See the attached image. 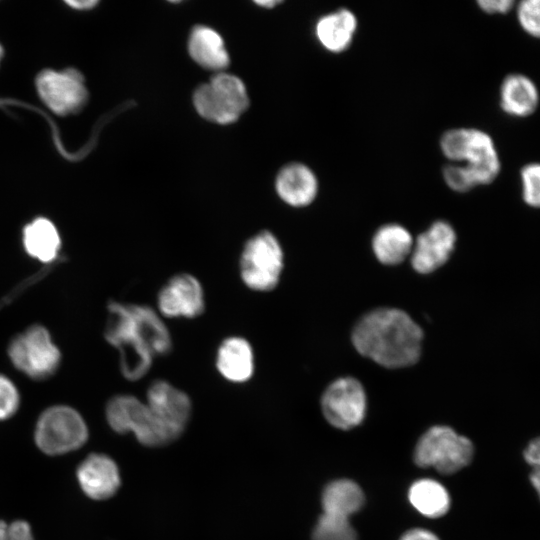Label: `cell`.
<instances>
[{"label": "cell", "mask_w": 540, "mask_h": 540, "mask_svg": "<svg viewBox=\"0 0 540 540\" xmlns=\"http://www.w3.org/2000/svg\"><path fill=\"white\" fill-rule=\"evenodd\" d=\"M105 339L119 353L120 371L129 381L143 378L154 358L173 346L163 317L148 305L110 301Z\"/></svg>", "instance_id": "obj_1"}, {"label": "cell", "mask_w": 540, "mask_h": 540, "mask_svg": "<svg viewBox=\"0 0 540 540\" xmlns=\"http://www.w3.org/2000/svg\"><path fill=\"white\" fill-rule=\"evenodd\" d=\"M351 340L362 356L382 367L398 369L412 366L420 359L423 331L405 311L380 307L357 321Z\"/></svg>", "instance_id": "obj_2"}, {"label": "cell", "mask_w": 540, "mask_h": 540, "mask_svg": "<svg viewBox=\"0 0 540 540\" xmlns=\"http://www.w3.org/2000/svg\"><path fill=\"white\" fill-rule=\"evenodd\" d=\"M439 147L449 163L459 164L467 170L476 187L492 183L500 172L495 142L481 129H448L441 135Z\"/></svg>", "instance_id": "obj_3"}, {"label": "cell", "mask_w": 540, "mask_h": 540, "mask_svg": "<svg viewBox=\"0 0 540 540\" xmlns=\"http://www.w3.org/2000/svg\"><path fill=\"white\" fill-rule=\"evenodd\" d=\"M283 267V249L271 231L262 230L246 240L239 257V274L248 289L272 291L279 284Z\"/></svg>", "instance_id": "obj_4"}, {"label": "cell", "mask_w": 540, "mask_h": 540, "mask_svg": "<svg viewBox=\"0 0 540 540\" xmlns=\"http://www.w3.org/2000/svg\"><path fill=\"white\" fill-rule=\"evenodd\" d=\"M193 104L204 119L220 125L237 121L249 106L244 82L237 76L218 72L193 93Z\"/></svg>", "instance_id": "obj_5"}, {"label": "cell", "mask_w": 540, "mask_h": 540, "mask_svg": "<svg viewBox=\"0 0 540 540\" xmlns=\"http://www.w3.org/2000/svg\"><path fill=\"white\" fill-rule=\"evenodd\" d=\"M88 434L82 415L71 406L59 404L46 408L39 415L34 442L42 453L58 456L82 447Z\"/></svg>", "instance_id": "obj_6"}, {"label": "cell", "mask_w": 540, "mask_h": 540, "mask_svg": "<svg viewBox=\"0 0 540 540\" xmlns=\"http://www.w3.org/2000/svg\"><path fill=\"white\" fill-rule=\"evenodd\" d=\"M13 366L31 379L53 376L61 363V352L48 329L35 324L16 335L8 346Z\"/></svg>", "instance_id": "obj_7"}, {"label": "cell", "mask_w": 540, "mask_h": 540, "mask_svg": "<svg viewBox=\"0 0 540 540\" xmlns=\"http://www.w3.org/2000/svg\"><path fill=\"white\" fill-rule=\"evenodd\" d=\"M474 454L472 442L448 426H433L417 442L414 462L423 468L434 467L443 474L467 466Z\"/></svg>", "instance_id": "obj_8"}, {"label": "cell", "mask_w": 540, "mask_h": 540, "mask_svg": "<svg viewBox=\"0 0 540 540\" xmlns=\"http://www.w3.org/2000/svg\"><path fill=\"white\" fill-rule=\"evenodd\" d=\"M105 415L109 426L115 432H132L145 446L155 447L170 442L147 404L133 395L120 394L112 397L106 404Z\"/></svg>", "instance_id": "obj_9"}, {"label": "cell", "mask_w": 540, "mask_h": 540, "mask_svg": "<svg viewBox=\"0 0 540 540\" xmlns=\"http://www.w3.org/2000/svg\"><path fill=\"white\" fill-rule=\"evenodd\" d=\"M321 409L332 426L342 430L354 428L366 415L367 397L363 385L354 377L334 380L322 394Z\"/></svg>", "instance_id": "obj_10"}, {"label": "cell", "mask_w": 540, "mask_h": 540, "mask_svg": "<svg viewBox=\"0 0 540 540\" xmlns=\"http://www.w3.org/2000/svg\"><path fill=\"white\" fill-rule=\"evenodd\" d=\"M146 404L169 441L178 438L191 415L189 396L169 381L157 379L147 389Z\"/></svg>", "instance_id": "obj_11"}, {"label": "cell", "mask_w": 540, "mask_h": 540, "mask_svg": "<svg viewBox=\"0 0 540 540\" xmlns=\"http://www.w3.org/2000/svg\"><path fill=\"white\" fill-rule=\"evenodd\" d=\"M156 303L158 313L168 319L197 318L206 305L201 282L187 272L170 277L159 289Z\"/></svg>", "instance_id": "obj_12"}, {"label": "cell", "mask_w": 540, "mask_h": 540, "mask_svg": "<svg viewBox=\"0 0 540 540\" xmlns=\"http://www.w3.org/2000/svg\"><path fill=\"white\" fill-rule=\"evenodd\" d=\"M36 86L43 102L60 115L80 111L87 101L84 79L75 69L44 70L38 75Z\"/></svg>", "instance_id": "obj_13"}, {"label": "cell", "mask_w": 540, "mask_h": 540, "mask_svg": "<svg viewBox=\"0 0 540 540\" xmlns=\"http://www.w3.org/2000/svg\"><path fill=\"white\" fill-rule=\"evenodd\" d=\"M456 232L445 220L433 222L418 235L411 252V265L420 274L432 273L443 266L455 248Z\"/></svg>", "instance_id": "obj_14"}, {"label": "cell", "mask_w": 540, "mask_h": 540, "mask_svg": "<svg viewBox=\"0 0 540 540\" xmlns=\"http://www.w3.org/2000/svg\"><path fill=\"white\" fill-rule=\"evenodd\" d=\"M76 478L83 493L93 500L112 497L120 487V474L116 463L107 455H88L76 470Z\"/></svg>", "instance_id": "obj_15"}, {"label": "cell", "mask_w": 540, "mask_h": 540, "mask_svg": "<svg viewBox=\"0 0 540 540\" xmlns=\"http://www.w3.org/2000/svg\"><path fill=\"white\" fill-rule=\"evenodd\" d=\"M278 197L294 208H304L314 202L319 193V180L308 165L291 162L283 166L275 178Z\"/></svg>", "instance_id": "obj_16"}, {"label": "cell", "mask_w": 540, "mask_h": 540, "mask_svg": "<svg viewBox=\"0 0 540 540\" xmlns=\"http://www.w3.org/2000/svg\"><path fill=\"white\" fill-rule=\"evenodd\" d=\"M215 367L226 381L234 384L248 382L255 372V355L251 343L242 336H228L219 344Z\"/></svg>", "instance_id": "obj_17"}, {"label": "cell", "mask_w": 540, "mask_h": 540, "mask_svg": "<svg viewBox=\"0 0 540 540\" xmlns=\"http://www.w3.org/2000/svg\"><path fill=\"white\" fill-rule=\"evenodd\" d=\"M358 24L357 16L351 9L340 7L318 17L314 35L323 49L340 54L351 47Z\"/></svg>", "instance_id": "obj_18"}, {"label": "cell", "mask_w": 540, "mask_h": 540, "mask_svg": "<svg viewBox=\"0 0 540 540\" xmlns=\"http://www.w3.org/2000/svg\"><path fill=\"white\" fill-rule=\"evenodd\" d=\"M190 57L201 67L223 72L230 63L229 53L222 36L206 25L195 26L188 38Z\"/></svg>", "instance_id": "obj_19"}, {"label": "cell", "mask_w": 540, "mask_h": 540, "mask_svg": "<svg viewBox=\"0 0 540 540\" xmlns=\"http://www.w3.org/2000/svg\"><path fill=\"white\" fill-rule=\"evenodd\" d=\"M500 106L513 117H526L532 114L539 103V92L535 83L523 74L506 76L500 86Z\"/></svg>", "instance_id": "obj_20"}, {"label": "cell", "mask_w": 540, "mask_h": 540, "mask_svg": "<svg viewBox=\"0 0 540 540\" xmlns=\"http://www.w3.org/2000/svg\"><path fill=\"white\" fill-rule=\"evenodd\" d=\"M414 246L411 233L402 225L388 223L379 227L372 238V249L378 261L384 265L402 263Z\"/></svg>", "instance_id": "obj_21"}, {"label": "cell", "mask_w": 540, "mask_h": 540, "mask_svg": "<svg viewBox=\"0 0 540 540\" xmlns=\"http://www.w3.org/2000/svg\"><path fill=\"white\" fill-rule=\"evenodd\" d=\"M22 241L26 253L42 263L54 261L61 249V238L56 226L43 217L25 226Z\"/></svg>", "instance_id": "obj_22"}, {"label": "cell", "mask_w": 540, "mask_h": 540, "mask_svg": "<svg viewBox=\"0 0 540 540\" xmlns=\"http://www.w3.org/2000/svg\"><path fill=\"white\" fill-rule=\"evenodd\" d=\"M364 500L361 488L348 479L329 483L324 488L321 497L324 514L346 519L361 509Z\"/></svg>", "instance_id": "obj_23"}, {"label": "cell", "mask_w": 540, "mask_h": 540, "mask_svg": "<svg viewBox=\"0 0 540 540\" xmlns=\"http://www.w3.org/2000/svg\"><path fill=\"white\" fill-rule=\"evenodd\" d=\"M408 498L412 506L422 515L438 518L450 507V497L439 482L432 479L415 481L409 488Z\"/></svg>", "instance_id": "obj_24"}, {"label": "cell", "mask_w": 540, "mask_h": 540, "mask_svg": "<svg viewBox=\"0 0 540 540\" xmlns=\"http://www.w3.org/2000/svg\"><path fill=\"white\" fill-rule=\"evenodd\" d=\"M312 540H358L349 519L322 514L312 533Z\"/></svg>", "instance_id": "obj_25"}, {"label": "cell", "mask_w": 540, "mask_h": 540, "mask_svg": "<svg viewBox=\"0 0 540 540\" xmlns=\"http://www.w3.org/2000/svg\"><path fill=\"white\" fill-rule=\"evenodd\" d=\"M520 177L523 200L531 207L540 208V163L525 165Z\"/></svg>", "instance_id": "obj_26"}, {"label": "cell", "mask_w": 540, "mask_h": 540, "mask_svg": "<svg viewBox=\"0 0 540 540\" xmlns=\"http://www.w3.org/2000/svg\"><path fill=\"white\" fill-rule=\"evenodd\" d=\"M20 406V393L15 383L0 374V421L14 416Z\"/></svg>", "instance_id": "obj_27"}, {"label": "cell", "mask_w": 540, "mask_h": 540, "mask_svg": "<svg viewBox=\"0 0 540 540\" xmlns=\"http://www.w3.org/2000/svg\"><path fill=\"white\" fill-rule=\"evenodd\" d=\"M517 18L522 29L540 38V0H524L517 6Z\"/></svg>", "instance_id": "obj_28"}, {"label": "cell", "mask_w": 540, "mask_h": 540, "mask_svg": "<svg viewBox=\"0 0 540 540\" xmlns=\"http://www.w3.org/2000/svg\"><path fill=\"white\" fill-rule=\"evenodd\" d=\"M442 177L455 192L465 193L476 187L469 173L459 164L447 163L442 169Z\"/></svg>", "instance_id": "obj_29"}, {"label": "cell", "mask_w": 540, "mask_h": 540, "mask_svg": "<svg viewBox=\"0 0 540 540\" xmlns=\"http://www.w3.org/2000/svg\"><path fill=\"white\" fill-rule=\"evenodd\" d=\"M5 540H35L30 524L15 520L8 524Z\"/></svg>", "instance_id": "obj_30"}, {"label": "cell", "mask_w": 540, "mask_h": 540, "mask_svg": "<svg viewBox=\"0 0 540 540\" xmlns=\"http://www.w3.org/2000/svg\"><path fill=\"white\" fill-rule=\"evenodd\" d=\"M477 4L481 10L488 14L507 13L514 6L510 0H479Z\"/></svg>", "instance_id": "obj_31"}, {"label": "cell", "mask_w": 540, "mask_h": 540, "mask_svg": "<svg viewBox=\"0 0 540 540\" xmlns=\"http://www.w3.org/2000/svg\"><path fill=\"white\" fill-rule=\"evenodd\" d=\"M523 457L532 468L540 467V437L528 443L523 451Z\"/></svg>", "instance_id": "obj_32"}, {"label": "cell", "mask_w": 540, "mask_h": 540, "mask_svg": "<svg viewBox=\"0 0 540 540\" xmlns=\"http://www.w3.org/2000/svg\"><path fill=\"white\" fill-rule=\"evenodd\" d=\"M400 540H439L436 535H434L432 532L415 528L407 531L404 535H402Z\"/></svg>", "instance_id": "obj_33"}, {"label": "cell", "mask_w": 540, "mask_h": 540, "mask_svg": "<svg viewBox=\"0 0 540 540\" xmlns=\"http://www.w3.org/2000/svg\"><path fill=\"white\" fill-rule=\"evenodd\" d=\"M66 3L73 8L80 10L91 9L97 5V1L94 0L67 1Z\"/></svg>", "instance_id": "obj_34"}, {"label": "cell", "mask_w": 540, "mask_h": 540, "mask_svg": "<svg viewBox=\"0 0 540 540\" xmlns=\"http://www.w3.org/2000/svg\"><path fill=\"white\" fill-rule=\"evenodd\" d=\"M529 479L532 486L537 491L539 499H540V467L532 468V471L529 475Z\"/></svg>", "instance_id": "obj_35"}, {"label": "cell", "mask_w": 540, "mask_h": 540, "mask_svg": "<svg viewBox=\"0 0 540 540\" xmlns=\"http://www.w3.org/2000/svg\"><path fill=\"white\" fill-rule=\"evenodd\" d=\"M281 1L277 0H264V1H255V4L264 7V8H274L276 5L280 4Z\"/></svg>", "instance_id": "obj_36"}, {"label": "cell", "mask_w": 540, "mask_h": 540, "mask_svg": "<svg viewBox=\"0 0 540 540\" xmlns=\"http://www.w3.org/2000/svg\"><path fill=\"white\" fill-rule=\"evenodd\" d=\"M8 523L0 519V540H5Z\"/></svg>", "instance_id": "obj_37"}, {"label": "cell", "mask_w": 540, "mask_h": 540, "mask_svg": "<svg viewBox=\"0 0 540 540\" xmlns=\"http://www.w3.org/2000/svg\"><path fill=\"white\" fill-rule=\"evenodd\" d=\"M2 54H3V50H2V47L0 46V60L2 58Z\"/></svg>", "instance_id": "obj_38"}]
</instances>
